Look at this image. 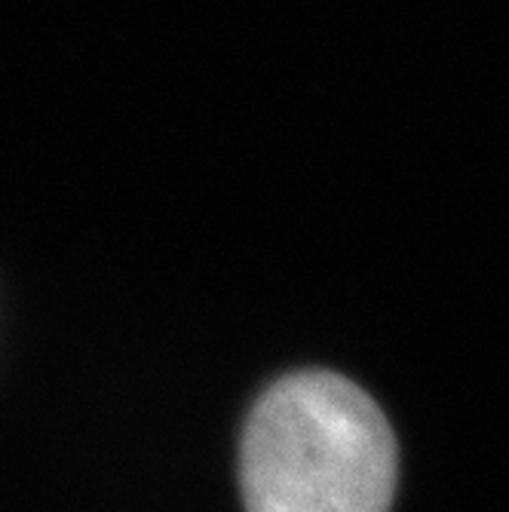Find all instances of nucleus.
Listing matches in <instances>:
<instances>
[{"label": "nucleus", "mask_w": 509, "mask_h": 512, "mask_svg": "<svg viewBox=\"0 0 509 512\" xmlns=\"http://www.w3.org/2000/svg\"><path fill=\"white\" fill-rule=\"evenodd\" d=\"M396 467L384 411L332 371L273 384L243 430L246 512H387Z\"/></svg>", "instance_id": "f257e3e1"}]
</instances>
